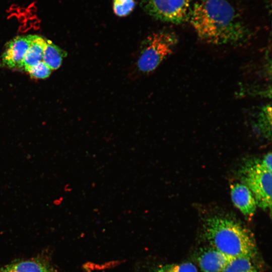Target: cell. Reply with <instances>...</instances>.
Instances as JSON below:
<instances>
[{"label": "cell", "instance_id": "obj_1", "mask_svg": "<svg viewBox=\"0 0 272 272\" xmlns=\"http://www.w3.org/2000/svg\"><path fill=\"white\" fill-rule=\"evenodd\" d=\"M198 37L214 45H241L251 33L227 0H197L187 21Z\"/></svg>", "mask_w": 272, "mask_h": 272}, {"label": "cell", "instance_id": "obj_2", "mask_svg": "<svg viewBox=\"0 0 272 272\" xmlns=\"http://www.w3.org/2000/svg\"><path fill=\"white\" fill-rule=\"evenodd\" d=\"M203 233L211 247L231 258L256 256V244L251 232L230 217H208L203 224Z\"/></svg>", "mask_w": 272, "mask_h": 272}, {"label": "cell", "instance_id": "obj_3", "mask_svg": "<svg viewBox=\"0 0 272 272\" xmlns=\"http://www.w3.org/2000/svg\"><path fill=\"white\" fill-rule=\"evenodd\" d=\"M178 42L173 32L162 30L148 36L142 43L137 61L138 70L143 74H149L173 51Z\"/></svg>", "mask_w": 272, "mask_h": 272}, {"label": "cell", "instance_id": "obj_4", "mask_svg": "<svg viewBox=\"0 0 272 272\" xmlns=\"http://www.w3.org/2000/svg\"><path fill=\"white\" fill-rule=\"evenodd\" d=\"M241 180L251 190L258 207L263 210L271 208V172L262 167L259 161L245 166Z\"/></svg>", "mask_w": 272, "mask_h": 272}, {"label": "cell", "instance_id": "obj_5", "mask_svg": "<svg viewBox=\"0 0 272 272\" xmlns=\"http://www.w3.org/2000/svg\"><path fill=\"white\" fill-rule=\"evenodd\" d=\"M144 9L160 21L180 24L187 22L192 0H143Z\"/></svg>", "mask_w": 272, "mask_h": 272}, {"label": "cell", "instance_id": "obj_6", "mask_svg": "<svg viewBox=\"0 0 272 272\" xmlns=\"http://www.w3.org/2000/svg\"><path fill=\"white\" fill-rule=\"evenodd\" d=\"M33 37V35L19 36L8 42L2 56L4 65L9 68L22 67L24 57Z\"/></svg>", "mask_w": 272, "mask_h": 272}, {"label": "cell", "instance_id": "obj_7", "mask_svg": "<svg viewBox=\"0 0 272 272\" xmlns=\"http://www.w3.org/2000/svg\"><path fill=\"white\" fill-rule=\"evenodd\" d=\"M231 197L234 206L245 216L252 217L256 209L255 199L244 184L237 183L231 186Z\"/></svg>", "mask_w": 272, "mask_h": 272}, {"label": "cell", "instance_id": "obj_8", "mask_svg": "<svg viewBox=\"0 0 272 272\" xmlns=\"http://www.w3.org/2000/svg\"><path fill=\"white\" fill-rule=\"evenodd\" d=\"M232 258L211 246L199 253L197 261L202 272H222Z\"/></svg>", "mask_w": 272, "mask_h": 272}, {"label": "cell", "instance_id": "obj_9", "mask_svg": "<svg viewBox=\"0 0 272 272\" xmlns=\"http://www.w3.org/2000/svg\"><path fill=\"white\" fill-rule=\"evenodd\" d=\"M0 272H57L43 260L32 259L14 262L3 267Z\"/></svg>", "mask_w": 272, "mask_h": 272}, {"label": "cell", "instance_id": "obj_10", "mask_svg": "<svg viewBox=\"0 0 272 272\" xmlns=\"http://www.w3.org/2000/svg\"><path fill=\"white\" fill-rule=\"evenodd\" d=\"M46 40L42 37L33 35V37L22 62V67L26 71L28 69L42 61Z\"/></svg>", "mask_w": 272, "mask_h": 272}, {"label": "cell", "instance_id": "obj_11", "mask_svg": "<svg viewBox=\"0 0 272 272\" xmlns=\"http://www.w3.org/2000/svg\"><path fill=\"white\" fill-rule=\"evenodd\" d=\"M67 55L66 51L46 40L42 61L52 71L57 69L62 63V60Z\"/></svg>", "mask_w": 272, "mask_h": 272}, {"label": "cell", "instance_id": "obj_12", "mask_svg": "<svg viewBox=\"0 0 272 272\" xmlns=\"http://www.w3.org/2000/svg\"><path fill=\"white\" fill-rule=\"evenodd\" d=\"M254 257L232 258L222 272H261L253 260Z\"/></svg>", "mask_w": 272, "mask_h": 272}, {"label": "cell", "instance_id": "obj_13", "mask_svg": "<svg viewBox=\"0 0 272 272\" xmlns=\"http://www.w3.org/2000/svg\"><path fill=\"white\" fill-rule=\"evenodd\" d=\"M154 272H198V271L193 263L185 262L165 264L156 268Z\"/></svg>", "mask_w": 272, "mask_h": 272}, {"label": "cell", "instance_id": "obj_14", "mask_svg": "<svg viewBox=\"0 0 272 272\" xmlns=\"http://www.w3.org/2000/svg\"><path fill=\"white\" fill-rule=\"evenodd\" d=\"M134 6V0H113V11L119 17H124L129 14Z\"/></svg>", "mask_w": 272, "mask_h": 272}, {"label": "cell", "instance_id": "obj_15", "mask_svg": "<svg viewBox=\"0 0 272 272\" xmlns=\"http://www.w3.org/2000/svg\"><path fill=\"white\" fill-rule=\"evenodd\" d=\"M271 123V105L267 104L263 106L258 114V123L264 131L268 134L270 133Z\"/></svg>", "mask_w": 272, "mask_h": 272}, {"label": "cell", "instance_id": "obj_16", "mask_svg": "<svg viewBox=\"0 0 272 272\" xmlns=\"http://www.w3.org/2000/svg\"><path fill=\"white\" fill-rule=\"evenodd\" d=\"M51 71L43 61H39L26 71L32 77L36 79H45L49 76Z\"/></svg>", "mask_w": 272, "mask_h": 272}, {"label": "cell", "instance_id": "obj_17", "mask_svg": "<svg viewBox=\"0 0 272 272\" xmlns=\"http://www.w3.org/2000/svg\"><path fill=\"white\" fill-rule=\"evenodd\" d=\"M271 156V153L270 152L265 155L262 159L259 161L262 167L271 172L272 171Z\"/></svg>", "mask_w": 272, "mask_h": 272}]
</instances>
